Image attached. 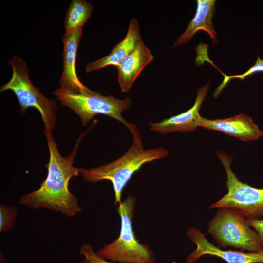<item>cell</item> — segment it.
<instances>
[{
	"instance_id": "7c38bea8",
	"label": "cell",
	"mask_w": 263,
	"mask_h": 263,
	"mask_svg": "<svg viewBox=\"0 0 263 263\" xmlns=\"http://www.w3.org/2000/svg\"><path fill=\"white\" fill-rule=\"evenodd\" d=\"M150 51L141 39L134 49L117 66L122 92H128L144 68L153 59Z\"/></svg>"
},
{
	"instance_id": "3957f363",
	"label": "cell",
	"mask_w": 263,
	"mask_h": 263,
	"mask_svg": "<svg viewBox=\"0 0 263 263\" xmlns=\"http://www.w3.org/2000/svg\"><path fill=\"white\" fill-rule=\"evenodd\" d=\"M136 198L129 194L119 204L117 211L121 218V229L117 239L97 251L102 258L122 263H155V257L149 245L140 243L133 228Z\"/></svg>"
},
{
	"instance_id": "277c9868",
	"label": "cell",
	"mask_w": 263,
	"mask_h": 263,
	"mask_svg": "<svg viewBox=\"0 0 263 263\" xmlns=\"http://www.w3.org/2000/svg\"><path fill=\"white\" fill-rule=\"evenodd\" d=\"M62 106L70 108L79 117L82 126L87 124L98 114L114 118L129 129L130 123L122 116L121 113L130 108L129 97L119 99L112 95L104 96L87 88L83 91H75L61 88L53 92Z\"/></svg>"
},
{
	"instance_id": "7a4b0ae2",
	"label": "cell",
	"mask_w": 263,
	"mask_h": 263,
	"mask_svg": "<svg viewBox=\"0 0 263 263\" xmlns=\"http://www.w3.org/2000/svg\"><path fill=\"white\" fill-rule=\"evenodd\" d=\"M133 135L132 143L119 158L104 165L85 169L80 171L86 182L96 183L102 180H109L113 185L115 204L121 203V194L124 187L133 174L145 163L161 159L169 154L164 147L145 150L141 137L136 125L130 123L129 129Z\"/></svg>"
},
{
	"instance_id": "9c48e42d",
	"label": "cell",
	"mask_w": 263,
	"mask_h": 263,
	"mask_svg": "<svg viewBox=\"0 0 263 263\" xmlns=\"http://www.w3.org/2000/svg\"><path fill=\"white\" fill-rule=\"evenodd\" d=\"M199 127L221 132L244 141H254L262 137L263 132L252 118L243 113L230 118L210 120L201 117Z\"/></svg>"
},
{
	"instance_id": "8fae6325",
	"label": "cell",
	"mask_w": 263,
	"mask_h": 263,
	"mask_svg": "<svg viewBox=\"0 0 263 263\" xmlns=\"http://www.w3.org/2000/svg\"><path fill=\"white\" fill-rule=\"evenodd\" d=\"M82 29L65 32L62 38L64 45L63 69L59 85L62 89L83 91L87 88L79 79L76 71L77 51L81 40Z\"/></svg>"
},
{
	"instance_id": "e0dca14e",
	"label": "cell",
	"mask_w": 263,
	"mask_h": 263,
	"mask_svg": "<svg viewBox=\"0 0 263 263\" xmlns=\"http://www.w3.org/2000/svg\"><path fill=\"white\" fill-rule=\"evenodd\" d=\"M257 72H263V59L260 58L259 56H258L255 63L251 66L245 73L238 75L227 76L223 74L224 78L222 83L215 90L213 96L215 98L218 97L221 91L233 78H238L241 80H244L249 75Z\"/></svg>"
},
{
	"instance_id": "30bf717a",
	"label": "cell",
	"mask_w": 263,
	"mask_h": 263,
	"mask_svg": "<svg viewBox=\"0 0 263 263\" xmlns=\"http://www.w3.org/2000/svg\"><path fill=\"white\" fill-rule=\"evenodd\" d=\"M209 83L197 89V94L193 106L179 114L165 119L158 123H150V129L158 133L164 134L175 132H189L199 127L201 116L199 110L209 88Z\"/></svg>"
},
{
	"instance_id": "ffe728a7",
	"label": "cell",
	"mask_w": 263,
	"mask_h": 263,
	"mask_svg": "<svg viewBox=\"0 0 263 263\" xmlns=\"http://www.w3.org/2000/svg\"><path fill=\"white\" fill-rule=\"evenodd\" d=\"M262 137H263V134H262Z\"/></svg>"
},
{
	"instance_id": "2e32d148",
	"label": "cell",
	"mask_w": 263,
	"mask_h": 263,
	"mask_svg": "<svg viewBox=\"0 0 263 263\" xmlns=\"http://www.w3.org/2000/svg\"><path fill=\"white\" fill-rule=\"evenodd\" d=\"M18 216L17 209L12 206L0 205V232H9L14 227Z\"/></svg>"
},
{
	"instance_id": "52a82bcc",
	"label": "cell",
	"mask_w": 263,
	"mask_h": 263,
	"mask_svg": "<svg viewBox=\"0 0 263 263\" xmlns=\"http://www.w3.org/2000/svg\"><path fill=\"white\" fill-rule=\"evenodd\" d=\"M217 153L226 173L228 192L208 208L231 207L239 210L246 218L263 217V189L254 188L238 179L230 168L232 155L221 151Z\"/></svg>"
},
{
	"instance_id": "5bb4252c",
	"label": "cell",
	"mask_w": 263,
	"mask_h": 263,
	"mask_svg": "<svg viewBox=\"0 0 263 263\" xmlns=\"http://www.w3.org/2000/svg\"><path fill=\"white\" fill-rule=\"evenodd\" d=\"M195 16L189 23L185 32L179 37L173 47L187 43L196 32L200 30L207 32L212 44L217 43L216 31L212 22L215 6V0H197Z\"/></svg>"
},
{
	"instance_id": "d6986e66",
	"label": "cell",
	"mask_w": 263,
	"mask_h": 263,
	"mask_svg": "<svg viewBox=\"0 0 263 263\" xmlns=\"http://www.w3.org/2000/svg\"><path fill=\"white\" fill-rule=\"evenodd\" d=\"M246 221L249 226L255 229L263 247V220L246 218Z\"/></svg>"
},
{
	"instance_id": "ac0fdd59",
	"label": "cell",
	"mask_w": 263,
	"mask_h": 263,
	"mask_svg": "<svg viewBox=\"0 0 263 263\" xmlns=\"http://www.w3.org/2000/svg\"><path fill=\"white\" fill-rule=\"evenodd\" d=\"M80 253L84 256V259L81 263H114L108 261L99 256L89 244H84L81 246L80 247Z\"/></svg>"
},
{
	"instance_id": "4fadbf2b",
	"label": "cell",
	"mask_w": 263,
	"mask_h": 263,
	"mask_svg": "<svg viewBox=\"0 0 263 263\" xmlns=\"http://www.w3.org/2000/svg\"><path fill=\"white\" fill-rule=\"evenodd\" d=\"M141 39L138 22L135 18H132L124 38L113 47L109 55L87 64L86 72L96 71L110 65L117 67L132 52Z\"/></svg>"
},
{
	"instance_id": "5b68a950",
	"label": "cell",
	"mask_w": 263,
	"mask_h": 263,
	"mask_svg": "<svg viewBox=\"0 0 263 263\" xmlns=\"http://www.w3.org/2000/svg\"><path fill=\"white\" fill-rule=\"evenodd\" d=\"M8 63L12 68V76L8 82L1 86L0 92L12 91L18 99L21 113H25L29 108L38 110L45 130L52 132L56 120L57 107L56 102L47 98L33 85L26 62L22 58L14 56Z\"/></svg>"
},
{
	"instance_id": "6da1fadb",
	"label": "cell",
	"mask_w": 263,
	"mask_h": 263,
	"mask_svg": "<svg viewBox=\"0 0 263 263\" xmlns=\"http://www.w3.org/2000/svg\"><path fill=\"white\" fill-rule=\"evenodd\" d=\"M44 135L50 153L47 177L38 189L23 195L19 203L34 209L45 208L68 217L75 216L82 209L77 198L70 192L69 183L72 178L80 174L81 169L73 166L77 147L70 155L63 157L52 132L45 130Z\"/></svg>"
},
{
	"instance_id": "9a60e30c",
	"label": "cell",
	"mask_w": 263,
	"mask_h": 263,
	"mask_svg": "<svg viewBox=\"0 0 263 263\" xmlns=\"http://www.w3.org/2000/svg\"><path fill=\"white\" fill-rule=\"evenodd\" d=\"M93 7L85 0H73L66 12L64 20L65 32H72L83 26L91 17Z\"/></svg>"
},
{
	"instance_id": "ba28073f",
	"label": "cell",
	"mask_w": 263,
	"mask_h": 263,
	"mask_svg": "<svg viewBox=\"0 0 263 263\" xmlns=\"http://www.w3.org/2000/svg\"><path fill=\"white\" fill-rule=\"evenodd\" d=\"M187 235L197 246L187 257L188 263H194L205 255L215 256L227 263H263V250L246 253L221 249L209 242L205 234L194 227L188 229Z\"/></svg>"
},
{
	"instance_id": "8992f818",
	"label": "cell",
	"mask_w": 263,
	"mask_h": 263,
	"mask_svg": "<svg viewBox=\"0 0 263 263\" xmlns=\"http://www.w3.org/2000/svg\"><path fill=\"white\" fill-rule=\"evenodd\" d=\"M207 227L208 232L224 248L234 247L250 252L263 250L256 232L250 227L246 218L235 208H218Z\"/></svg>"
}]
</instances>
